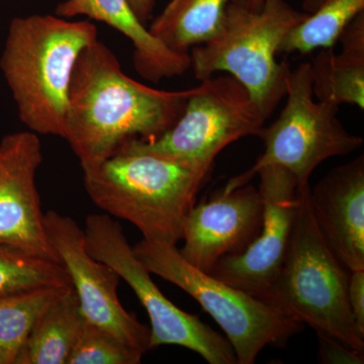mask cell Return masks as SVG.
<instances>
[{
	"label": "cell",
	"mask_w": 364,
	"mask_h": 364,
	"mask_svg": "<svg viewBox=\"0 0 364 364\" xmlns=\"http://www.w3.org/2000/svg\"><path fill=\"white\" fill-rule=\"evenodd\" d=\"M82 171L86 193L100 210L131 223L143 239L173 245L181 240L186 215L208 178L130 142Z\"/></svg>",
	"instance_id": "3"
},
{
	"label": "cell",
	"mask_w": 364,
	"mask_h": 364,
	"mask_svg": "<svg viewBox=\"0 0 364 364\" xmlns=\"http://www.w3.org/2000/svg\"><path fill=\"white\" fill-rule=\"evenodd\" d=\"M323 0H303L304 13L312 14L320 6Z\"/></svg>",
	"instance_id": "26"
},
{
	"label": "cell",
	"mask_w": 364,
	"mask_h": 364,
	"mask_svg": "<svg viewBox=\"0 0 364 364\" xmlns=\"http://www.w3.org/2000/svg\"><path fill=\"white\" fill-rule=\"evenodd\" d=\"M97 39L90 21L49 14L11 21L0 69L28 131L64 138L72 71L79 54Z\"/></svg>",
	"instance_id": "2"
},
{
	"label": "cell",
	"mask_w": 364,
	"mask_h": 364,
	"mask_svg": "<svg viewBox=\"0 0 364 364\" xmlns=\"http://www.w3.org/2000/svg\"><path fill=\"white\" fill-rule=\"evenodd\" d=\"M341 49H321L311 65L314 97L321 102L364 109V13L344 28Z\"/></svg>",
	"instance_id": "16"
},
{
	"label": "cell",
	"mask_w": 364,
	"mask_h": 364,
	"mask_svg": "<svg viewBox=\"0 0 364 364\" xmlns=\"http://www.w3.org/2000/svg\"><path fill=\"white\" fill-rule=\"evenodd\" d=\"M284 97L286 105L279 117L263 127L257 136L264 145L262 154L252 167L232 177L223 188L225 191L250 183L267 166L282 167L296 177L299 186H306L326 160L363 147V136L351 134L340 121L339 107L314 97L310 63L291 70Z\"/></svg>",
	"instance_id": "7"
},
{
	"label": "cell",
	"mask_w": 364,
	"mask_h": 364,
	"mask_svg": "<svg viewBox=\"0 0 364 364\" xmlns=\"http://www.w3.org/2000/svg\"><path fill=\"white\" fill-rule=\"evenodd\" d=\"M193 88L156 90L127 75L100 39L82 50L69 83L64 140L81 168L104 161L124 144L161 136L178 121Z\"/></svg>",
	"instance_id": "1"
},
{
	"label": "cell",
	"mask_w": 364,
	"mask_h": 364,
	"mask_svg": "<svg viewBox=\"0 0 364 364\" xmlns=\"http://www.w3.org/2000/svg\"><path fill=\"white\" fill-rule=\"evenodd\" d=\"M71 287H40L0 296V364H16L38 318Z\"/></svg>",
	"instance_id": "19"
},
{
	"label": "cell",
	"mask_w": 364,
	"mask_h": 364,
	"mask_svg": "<svg viewBox=\"0 0 364 364\" xmlns=\"http://www.w3.org/2000/svg\"><path fill=\"white\" fill-rule=\"evenodd\" d=\"M306 16L286 0H264L259 9L248 0H231L217 35L189 53L196 78L233 76L269 119L286 97L291 72L289 62L277 61V55L287 33Z\"/></svg>",
	"instance_id": "4"
},
{
	"label": "cell",
	"mask_w": 364,
	"mask_h": 364,
	"mask_svg": "<svg viewBox=\"0 0 364 364\" xmlns=\"http://www.w3.org/2000/svg\"><path fill=\"white\" fill-rule=\"evenodd\" d=\"M44 221L48 239L68 272L83 316L143 355L150 351V328L122 305L117 296L121 277L91 256L85 230L55 210H48Z\"/></svg>",
	"instance_id": "10"
},
{
	"label": "cell",
	"mask_w": 364,
	"mask_h": 364,
	"mask_svg": "<svg viewBox=\"0 0 364 364\" xmlns=\"http://www.w3.org/2000/svg\"><path fill=\"white\" fill-rule=\"evenodd\" d=\"M316 224L349 272L364 269V156L333 168L310 191Z\"/></svg>",
	"instance_id": "14"
},
{
	"label": "cell",
	"mask_w": 364,
	"mask_h": 364,
	"mask_svg": "<svg viewBox=\"0 0 364 364\" xmlns=\"http://www.w3.org/2000/svg\"><path fill=\"white\" fill-rule=\"evenodd\" d=\"M267 121L243 85L223 73L193 87L181 117L168 131L152 140L129 142L208 176L225 148L245 136L259 135Z\"/></svg>",
	"instance_id": "8"
},
{
	"label": "cell",
	"mask_w": 364,
	"mask_h": 364,
	"mask_svg": "<svg viewBox=\"0 0 364 364\" xmlns=\"http://www.w3.org/2000/svg\"><path fill=\"white\" fill-rule=\"evenodd\" d=\"M249 4L253 7V9H259L262 6L264 0H248Z\"/></svg>",
	"instance_id": "27"
},
{
	"label": "cell",
	"mask_w": 364,
	"mask_h": 364,
	"mask_svg": "<svg viewBox=\"0 0 364 364\" xmlns=\"http://www.w3.org/2000/svg\"><path fill=\"white\" fill-rule=\"evenodd\" d=\"M231 0H170L149 32L170 50L189 49L212 40L221 28Z\"/></svg>",
	"instance_id": "17"
},
{
	"label": "cell",
	"mask_w": 364,
	"mask_h": 364,
	"mask_svg": "<svg viewBox=\"0 0 364 364\" xmlns=\"http://www.w3.org/2000/svg\"><path fill=\"white\" fill-rule=\"evenodd\" d=\"M67 286L72 282L62 263L0 242V296Z\"/></svg>",
	"instance_id": "21"
},
{
	"label": "cell",
	"mask_w": 364,
	"mask_h": 364,
	"mask_svg": "<svg viewBox=\"0 0 364 364\" xmlns=\"http://www.w3.org/2000/svg\"><path fill=\"white\" fill-rule=\"evenodd\" d=\"M256 176L263 203L259 234L241 253L219 261L210 274L265 301L286 258L301 186L279 166L264 167Z\"/></svg>",
	"instance_id": "11"
},
{
	"label": "cell",
	"mask_w": 364,
	"mask_h": 364,
	"mask_svg": "<svg viewBox=\"0 0 364 364\" xmlns=\"http://www.w3.org/2000/svg\"><path fill=\"white\" fill-rule=\"evenodd\" d=\"M86 247L91 256L114 268L133 289L150 318V349L176 345L210 364H237L233 347L200 317L181 310L160 291L136 258L123 228L109 215L86 218Z\"/></svg>",
	"instance_id": "9"
},
{
	"label": "cell",
	"mask_w": 364,
	"mask_h": 364,
	"mask_svg": "<svg viewBox=\"0 0 364 364\" xmlns=\"http://www.w3.org/2000/svg\"><path fill=\"white\" fill-rule=\"evenodd\" d=\"M262 221L257 188L250 183L231 191L222 188L188 210L179 253L193 267L210 273L223 258L246 249L259 234Z\"/></svg>",
	"instance_id": "12"
},
{
	"label": "cell",
	"mask_w": 364,
	"mask_h": 364,
	"mask_svg": "<svg viewBox=\"0 0 364 364\" xmlns=\"http://www.w3.org/2000/svg\"><path fill=\"white\" fill-rule=\"evenodd\" d=\"M347 298L356 327L364 336V269L350 272Z\"/></svg>",
	"instance_id": "24"
},
{
	"label": "cell",
	"mask_w": 364,
	"mask_h": 364,
	"mask_svg": "<svg viewBox=\"0 0 364 364\" xmlns=\"http://www.w3.org/2000/svg\"><path fill=\"white\" fill-rule=\"evenodd\" d=\"M134 253L151 274L176 284L212 316L233 347L237 364H253L267 346H286L301 325L277 306L202 272L176 245L143 239Z\"/></svg>",
	"instance_id": "6"
},
{
	"label": "cell",
	"mask_w": 364,
	"mask_h": 364,
	"mask_svg": "<svg viewBox=\"0 0 364 364\" xmlns=\"http://www.w3.org/2000/svg\"><path fill=\"white\" fill-rule=\"evenodd\" d=\"M82 318L71 287L38 318L16 364H67Z\"/></svg>",
	"instance_id": "18"
},
{
	"label": "cell",
	"mask_w": 364,
	"mask_h": 364,
	"mask_svg": "<svg viewBox=\"0 0 364 364\" xmlns=\"http://www.w3.org/2000/svg\"><path fill=\"white\" fill-rule=\"evenodd\" d=\"M128 2L136 18L145 25L152 16L156 0H128Z\"/></svg>",
	"instance_id": "25"
},
{
	"label": "cell",
	"mask_w": 364,
	"mask_h": 364,
	"mask_svg": "<svg viewBox=\"0 0 364 364\" xmlns=\"http://www.w3.org/2000/svg\"><path fill=\"white\" fill-rule=\"evenodd\" d=\"M143 356L83 316L67 364H139Z\"/></svg>",
	"instance_id": "22"
},
{
	"label": "cell",
	"mask_w": 364,
	"mask_h": 364,
	"mask_svg": "<svg viewBox=\"0 0 364 364\" xmlns=\"http://www.w3.org/2000/svg\"><path fill=\"white\" fill-rule=\"evenodd\" d=\"M364 13V0H323L320 6L294 26L282 42L280 53L309 54L334 48L356 16Z\"/></svg>",
	"instance_id": "20"
},
{
	"label": "cell",
	"mask_w": 364,
	"mask_h": 364,
	"mask_svg": "<svg viewBox=\"0 0 364 364\" xmlns=\"http://www.w3.org/2000/svg\"><path fill=\"white\" fill-rule=\"evenodd\" d=\"M310 191V184L299 188L289 249L265 301L310 326L317 334L364 353V336L356 327L347 298L351 272L323 238L314 218Z\"/></svg>",
	"instance_id": "5"
},
{
	"label": "cell",
	"mask_w": 364,
	"mask_h": 364,
	"mask_svg": "<svg viewBox=\"0 0 364 364\" xmlns=\"http://www.w3.org/2000/svg\"><path fill=\"white\" fill-rule=\"evenodd\" d=\"M42 162V145L33 132L9 134L0 142V242L60 262L41 210L36 177Z\"/></svg>",
	"instance_id": "13"
},
{
	"label": "cell",
	"mask_w": 364,
	"mask_h": 364,
	"mask_svg": "<svg viewBox=\"0 0 364 364\" xmlns=\"http://www.w3.org/2000/svg\"><path fill=\"white\" fill-rule=\"evenodd\" d=\"M318 361L324 364H363L364 353L354 350L338 340L317 334Z\"/></svg>",
	"instance_id": "23"
},
{
	"label": "cell",
	"mask_w": 364,
	"mask_h": 364,
	"mask_svg": "<svg viewBox=\"0 0 364 364\" xmlns=\"http://www.w3.org/2000/svg\"><path fill=\"white\" fill-rule=\"evenodd\" d=\"M55 13L65 18L86 16L123 33L133 44L136 71L150 82L183 75L191 68L189 53L174 52L163 45L136 18L128 0H65Z\"/></svg>",
	"instance_id": "15"
}]
</instances>
